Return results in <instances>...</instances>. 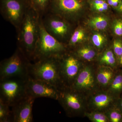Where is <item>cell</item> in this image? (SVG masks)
Masks as SVG:
<instances>
[{
    "mask_svg": "<svg viewBox=\"0 0 122 122\" xmlns=\"http://www.w3.org/2000/svg\"><path fill=\"white\" fill-rule=\"evenodd\" d=\"M38 14L30 6L17 33V47L31 61H33L41 30V20Z\"/></svg>",
    "mask_w": 122,
    "mask_h": 122,
    "instance_id": "1",
    "label": "cell"
},
{
    "mask_svg": "<svg viewBox=\"0 0 122 122\" xmlns=\"http://www.w3.org/2000/svg\"><path fill=\"white\" fill-rule=\"evenodd\" d=\"M60 58H48L30 62L28 67V76L50 83L61 90L65 86L60 75Z\"/></svg>",
    "mask_w": 122,
    "mask_h": 122,
    "instance_id": "2",
    "label": "cell"
},
{
    "mask_svg": "<svg viewBox=\"0 0 122 122\" xmlns=\"http://www.w3.org/2000/svg\"><path fill=\"white\" fill-rule=\"evenodd\" d=\"M67 46L60 42L45 29L41 20L40 35L36 45L33 61L34 62L50 57L61 58L67 50Z\"/></svg>",
    "mask_w": 122,
    "mask_h": 122,
    "instance_id": "3",
    "label": "cell"
},
{
    "mask_svg": "<svg viewBox=\"0 0 122 122\" xmlns=\"http://www.w3.org/2000/svg\"><path fill=\"white\" fill-rule=\"evenodd\" d=\"M30 61L17 47L11 57L0 63V81L13 77H28V67Z\"/></svg>",
    "mask_w": 122,
    "mask_h": 122,
    "instance_id": "4",
    "label": "cell"
},
{
    "mask_svg": "<svg viewBox=\"0 0 122 122\" xmlns=\"http://www.w3.org/2000/svg\"><path fill=\"white\" fill-rule=\"evenodd\" d=\"M28 78L13 77L0 81V99L12 107L26 96Z\"/></svg>",
    "mask_w": 122,
    "mask_h": 122,
    "instance_id": "5",
    "label": "cell"
},
{
    "mask_svg": "<svg viewBox=\"0 0 122 122\" xmlns=\"http://www.w3.org/2000/svg\"><path fill=\"white\" fill-rule=\"evenodd\" d=\"M42 22L45 29L51 35L60 42L68 43L72 31L70 21L55 14L48 12L41 18Z\"/></svg>",
    "mask_w": 122,
    "mask_h": 122,
    "instance_id": "6",
    "label": "cell"
},
{
    "mask_svg": "<svg viewBox=\"0 0 122 122\" xmlns=\"http://www.w3.org/2000/svg\"><path fill=\"white\" fill-rule=\"evenodd\" d=\"M30 5L26 0H0V12L4 19L18 30Z\"/></svg>",
    "mask_w": 122,
    "mask_h": 122,
    "instance_id": "7",
    "label": "cell"
},
{
    "mask_svg": "<svg viewBox=\"0 0 122 122\" xmlns=\"http://www.w3.org/2000/svg\"><path fill=\"white\" fill-rule=\"evenodd\" d=\"M86 0H51L49 12L59 15L70 22L78 19L86 5Z\"/></svg>",
    "mask_w": 122,
    "mask_h": 122,
    "instance_id": "8",
    "label": "cell"
},
{
    "mask_svg": "<svg viewBox=\"0 0 122 122\" xmlns=\"http://www.w3.org/2000/svg\"><path fill=\"white\" fill-rule=\"evenodd\" d=\"M81 63L74 53H66L60 58V73L65 87H70L81 71Z\"/></svg>",
    "mask_w": 122,
    "mask_h": 122,
    "instance_id": "9",
    "label": "cell"
},
{
    "mask_svg": "<svg viewBox=\"0 0 122 122\" xmlns=\"http://www.w3.org/2000/svg\"><path fill=\"white\" fill-rule=\"evenodd\" d=\"M60 90L56 86L45 81L28 77L26 84V95L34 99L46 97L58 100Z\"/></svg>",
    "mask_w": 122,
    "mask_h": 122,
    "instance_id": "10",
    "label": "cell"
},
{
    "mask_svg": "<svg viewBox=\"0 0 122 122\" xmlns=\"http://www.w3.org/2000/svg\"><path fill=\"white\" fill-rule=\"evenodd\" d=\"M78 92L71 87H64L60 91L58 100L70 115H73L81 111L82 102Z\"/></svg>",
    "mask_w": 122,
    "mask_h": 122,
    "instance_id": "11",
    "label": "cell"
},
{
    "mask_svg": "<svg viewBox=\"0 0 122 122\" xmlns=\"http://www.w3.org/2000/svg\"><path fill=\"white\" fill-rule=\"evenodd\" d=\"M35 99L26 95L12 107L13 122H31Z\"/></svg>",
    "mask_w": 122,
    "mask_h": 122,
    "instance_id": "12",
    "label": "cell"
},
{
    "mask_svg": "<svg viewBox=\"0 0 122 122\" xmlns=\"http://www.w3.org/2000/svg\"><path fill=\"white\" fill-rule=\"evenodd\" d=\"M94 83L93 72L89 67H86L81 69L70 87L79 92L91 89L94 87Z\"/></svg>",
    "mask_w": 122,
    "mask_h": 122,
    "instance_id": "13",
    "label": "cell"
},
{
    "mask_svg": "<svg viewBox=\"0 0 122 122\" xmlns=\"http://www.w3.org/2000/svg\"><path fill=\"white\" fill-rule=\"evenodd\" d=\"M87 24L90 27L95 30H104L107 28L109 25V20L105 15H95L88 20Z\"/></svg>",
    "mask_w": 122,
    "mask_h": 122,
    "instance_id": "14",
    "label": "cell"
},
{
    "mask_svg": "<svg viewBox=\"0 0 122 122\" xmlns=\"http://www.w3.org/2000/svg\"><path fill=\"white\" fill-rule=\"evenodd\" d=\"M28 1L30 6L42 18L49 12L51 0H28Z\"/></svg>",
    "mask_w": 122,
    "mask_h": 122,
    "instance_id": "15",
    "label": "cell"
},
{
    "mask_svg": "<svg viewBox=\"0 0 122 122\" xmlns=\"http://www.w3.org/2000/svg\"><path fill=\"white\" fill-rule=\"evenodd\" d=\"M113 100L111 96L106 93H100L93 97L92 100V105L97 109H105L110 104Z\"/></svg>",
    "mask_w": 122,
    "mask_h": 122,
    "instance_id": "16",
    "label": "cell"
},
{
    "mask_svg": "<svg viewBox=\"0 0 122 122\" xmlns=\"http://www.w3.org/2000/svg\"><path fill=\"white\" fill-rule=\"evenodd\" d=\"M113 74V72L110 68L107 67H101L99 70L97 74V81L100 85L107 86L112 80Z\"/></svg>",
    "mask_w": 122,
    "mask_h": 122,
    "instance_id": "17",
    "label": "cell"
},
{
    "mask_svg": "<svg viewBox=\"0 0 122 122\" xmlns=\"http://www.w3.org/2000/svg\"><path fill=\"white\" fill-rule=\"evenodd\" d=\"M85 33L81 27H77L74 30L68 43V48H75V46L83 41L85 37Z\"/></svg>",
    "mask_w": 122,
    "mask_h": 122,
    "instance_id": "18",
    "label": "cell"
},
{
    "mask_svg": "<svg viewBox=\"0 0 122 122\" xmlns=\"http://www.w3.org/2000/svg\"><path fill=\"white\" fill-rule=\"evenodd\" d=\"M73 53L78 57L89 61L93 60L96 55V52L93 49L86 46L77 48Z\"/></svg>",
    "mask_w": 122,
    "mask_h": 122,
    "instance_id": "19",
    "label": "cell"
},
{
    "mask_svg": "<svg viewBox=\"0 0 122 122\" xmlns=\"http://www.w3.org/2000/svg\"><path fill=\"white\" fill-rule=\"evenodd\" d=\"M9 106L0 99V122H13L12 110Z\"/></svg>",
    "mask_w": 122,
    "mask_h": 122,
    "instance_id": "20",
    "label": "cell"
},
{
    "mask_svg": "<svg viewBox=\"0 0 122 122\" xmlns=\"http://www.w3.org/2000/svg\"><path fill=\"white\" fill-rule=\"evenodd\" d=\"M116 57L114 53L112 51L107 50L100 58V61L102 63L114 66L116 64Z\"/></svg>",
    "mask_w": 122,
    "mask_h": 122,
    "instance_id": "21",
    "label": "cell"
},
{
    "mask_svg": "<svg viewBox=\"0 0 122 122\" xmlns=\"http://www.w3.org/2000/svg\"><path fill=\"white\" fill-rule=\"evenodd\" d=\"M92 41L94 46L97 49H102L107 41V39L104 35L100 33H94L92 37Z\"/></svg>",
    "mask_w": 122,
    "mask_h": 122,
    "instance_id": "22",
    "label": "cell"
},
{
    "mask_svg": "<svg viewBox=\"0 0 122 122\" xmlns=\"http://www.w3.org/2000/svg\"><path fill=\"white\" fill-rule=\"evenodd\" d=\"M111 89L116 93H119L122 91V73L117 75L112 81Z\"/></svg>",
    "mask_w": 122,
    "mask_h": 122,
    "instance_id": "23",
    "label": "cell"
},
{
    "mask_svg": "<svg viewBox=\"0 0 122 122\" xmlns=\"http://www.w3.org/2000/svg\"><path fill=\"white\" fill-rule=\"evenodd\" d=\"M112 29L114 34L116 37L122 39V16L114 20L112 25Z\"/></svg>",
    "mask_w": 122,
    "mask_h": 122,
    "instance_id": "24",
    "label": "cell"
},
{
    "mask_svg": "<svg viewBox=\"0 0 122 122\" xmlns=\"http://www.w3.org/2000/svg\"><path fill=\"white\" fill-rule=\"evenodd\" d=\"M86 115L90 120L94 122H107L109 120L107 116L99 112L87 113Z\"/></svg>",
    "mask_w": 122,
    "mask_h": 122,
    "instance_id": "25",
    "label": "cell"
},
{
    "mask_svg": "<svg viewBox=\"0 0 122 122\" xmlns=\"http://www.w3.org/2000/svg\"><path fill=\"white\" fill-rule=\"evenodd\" d=\"M112 122H122V112L118 109H113L109 112L107 116Z\"/></svg>",
    "mask_w": 122,
    "mask_h": 122,
    "instance_id": "26",
    "label": "cell"
},
{
    "mask_svg": "<svg viewBox=\"0 0 122 122\" xmlns=\"http://www.w3.org/2000/svg\"><path fill=\"white\" fill-rule=\"evenodd\" d=\"M114 53L116 57L119 60L122 55V39L116 37L113 42Z\"/></svg>",
    "mask_w": 122,
    "mask_h": 122,
    "instance_id": "27",
    "label": "cell"
},
{
    "mask_svg": "<svg viewBox=\"0 0 122 122\" xmlns=\"http://www.w3.org/2000/svg\"><path fill=\"white\" fill-rule=\"evenodd\" d=\"M109 6L110 5L107 4V1H106L104 4L102 5L93 8V9L98 12H103L107 11L109 9Z\"/></svg>",
    "mask_w": 122,
    "mask_h": 122,
    "instance_id": "28",
    "label": "cell"
},
{
    "mask_svg": "<svg viewBox=\"0 0 122 122\" xmlns=\"http://www.w3.org/2000/svg\"><path fill=\"white\" fill-rule=\"evenodd\" d=\"M115 9L118 13L122 16V0H121L120 4L118 7Z\"/></svg>",
    "mask_w": 122,
    "mask_h": 122,
    "instance_id": "29",
    "label": "cell"
},
{
    "mask_svg": "<svg viewBox=\"0 0 122 122\" xmlns=\"http://www.w3.org/2000/svg\"><path fill=\"white\" fill-rule=\"evenodd\" d=\"M118 109L122 112V98L120 99L118 105Z\"/></svg>",
    "mask_w": 122,
    "mask_h": 122,
    "instance_id": "30",
    "label": "cell"
},
{
    "mask_svg": "<svg viewBox=\"0 0 122 122\" xmlns=\"http://www.w3.org/2000/svg\"><path fill=\"white\" fill-rule=\"evenodd\" d=\"M119 63H120V65L122 66V55H121V56L120 57L119 59Z\"/></svg>",
    "mask_w": 122,
    "mask_h": 122,
    "instance_id": "31",
    "label": "cell"
},
{
    "mask_svg": "<svg viewBox=\"0 0 122 122\" xmlns=\"http://www.w3.org/2000/svg\"><path fill=\"white\" fill-rule=\"evenodd\" d=\"M88 1H93L95 0H87ZM103 0L106 1H107V0Z\"/></svg>",
    "mask_w": 122,
    "mask_h": 122,
    "instance_id": "32",
    "label": "cell"
},
{
    "mask_svg": "<svg viewBox=\"0 0 122 122\" xmlns=\"http://www.w3.org/2000/svg\"><path fill=\"white\" fill-rule=\"evenodd\" d=\"M27 0V1H28V0Z\"/></svg>",
    "mask_w": 122,
    "mask_h": 122,
    "instance_id": "33",
    "label": "cell"
}]
</instances>
